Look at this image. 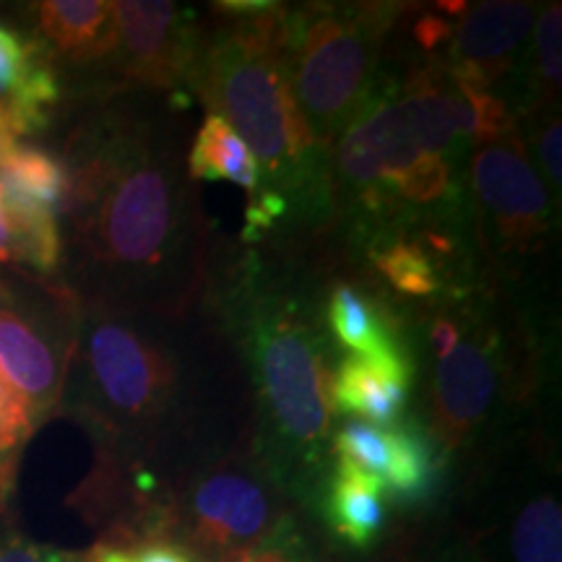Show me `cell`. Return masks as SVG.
<instances>
[{
	"label": "cell",
	"mask_w": 562,
	"mask_h": 562,
	"mask_svg": "<svg viewBox=\"0 0 562 562\" xmlns=\"http://www.w3.org/2000/svg\"><path fill=\"white\" fill-rule=\"evenodd\" d=\"M440 474L438 448L425 427H391V461L383 476V495L398 505H422L432 495Z\"/></svg>",
	"instance_id": "e0dca14e"
},
{
	"label": "cell",
	"mask_w": 562,
	"mask_h": 562,
	"mask_svg": "<svg viewBox=\"0 0 562 562\" xmlns=\"http://www.w3.org/2000/svg\"><path fill=\"white\" fill-rule=\"evenodd\" d=\"M300 58L292 76L297 104L318 131H339L362 102L364 83L370 79L375 45L364 30V19L321 11L305 24H292V42Z\"/></svg>",
	"instance_id": "5b68a950"
},
{
	"label": "cell",
	"mask_w": 562,
	"mask_h": 562,
	"mask_svg": "<svg viewBox=\"0 0 562 562\" xmlns=\"http://www.w3.org/2000/svg\"><path fill=\"white\" fill-rule=\"evenodd\" d=\"M451 562H480V560H472V558H459V560H451Z\"/></svg>",
	"instance_id": "f35d334b"
},
{
	"label": "cell",
	"mask_w": 562,
	"mask_h": 562,
	"mask_svg": "<svg viewBox=\"0 0 562 562\" xmlns=\"http://www.w3.org/2000/svg\"><path fill=\"white\" fill-rule=\"evenodd\" d=\"M474 188L510 245L539 237L550 220L547 188L516 136L482 144L474 154Z\"/></svg>",
	"instance_id": "ba28073f"
},
{
	"label": "cell",
	"mask_w": 562,
	"mask_h": 562,
	"mask_svg": "<svg viewBox=\"0 0 562 562\" xmlns=\"http://www.w3.org/2000/svg\"><path fill=\"white\" fill-rule=\"evenodd\" d=\"M89 368L102 398L123 417H149L165 404L172 368L157 344L117 321L89 334Z\"/></svg>",
	"instance_id": "52a82bcc"
},
{
	"label": "cell",
	"mask_w": 562,
	"mask_h": 562,
	"mask_svg": "<svg viewBox=\"0 0 562 562\" xmlns=\"http://www.w3.org/2000/svg\"><path fill=\"white\" fill-rule=\"evenodd\" d=\"M459 328L453 326L451 321H438L435 323V328H432V347H435V355L440 357H448L451 355V351L459 347Z\"/></svg>",
	"instance_id": "836d02e7"
},
{
	"label": "cell",
	"mask_w": 562,
	"mask_h": 562,
	"mask_svg": "<svg viewBox=\"0 0 562 562\" xmlns=\"http://www.w3.org/2000/svg\"><path fill=\"white\" fill-rule=\"evenodd\" d=\"M412 385V364L406 355L347 357L331 375L334 412H344L370 425H396Z\"/></svg>",
	"instance_id": "7c38bea8"
},
{
	"label": "cell",
	"mask_w": 562,
	"mask_h": 562,
	"mask_svg": "<svg viewBox=\"0 0 562 562\" xmlns=\"http://www.w3.org/2000/svg\"><path fill=\"white\" fill-rule=\"evenodd\" d=\"M560 37H562V11H560V3H552L547 5L542 16H539L537 40H533V47H537L539 76H542V83L550 97L560 94V81H562Z\"/></svg>",
	"instance_id": "83f0119b"
},
{
	"label": "cell",
	"mask_w": 562,
	"mask_h": 562,
	"mask_svg": "<svg viewBox=\"0 0 562 562\" xmlns=\"http://www.w3.org/2000/svg\"><path fill=\"white\" fill-rule=\"evenodd\" d=\"M273 5L277 3H266V0H224V3H220V11L250 19V16H258V13L271 11Z\"/></svg>",
	"instance_id": "e575fe53"
},
{
	"label": "cell",
	"mask_w": 562,
	"mask_h": 562,
	"mask_svg": "<svg viewBox=\"0 0 562 562\" xmlns=\"http://www.w3.org/2000/svg\"><path fill=\"white\" fill-rule=\"evenodd\" d=\"M328 326L336 341L351 349V357L381 360V357L404 355L402 344L396 341L381 311L355 286H336L328 300Z\"/></svg>",
	"instance_id": "d6986e66"
},
{
	"label": "cell",
	"mask_w": 562,
	"mask_h": 562,
	"mask_svg": "<svg viewBox=\"0 0 562 562\" xmlns=\"http://www.w3.org/2000/svg\"><path fill=\"white\" fill-rule=\"evenodd\" d=\"M375 263L398 292L414 294V297H425V294L438 292V273H435L425 248L417 243H391L389 248L378 252Z\"/></svg>",
	"instance_id": "cb8c5ba5"
},
{
	"label": "cell",
	"mask_w": 562,
	"mask_h": 562,
	"mask_svg": "<svg viewBox=\"0 0 562 562\" xmlns=\"http://www.w3.org/2000/svg\"><path fill=\"white\" fill-rule=\"evenodd\" d=\"M24 136L21 125L13 115V110L5 102H0V149L9 144H16V138Z\"/></svg>",
	"instance_id": "d590c367"
},
{
	"label": "cell",
	"mask_w": 562,
	"mask_h": 562,
	"mask_svg": "<svg viewBox=\"0 0 562 562\" xmlns=\"http://www.w3.org/2000/svg\"><path fill=\"white\" fill-rule=\"evenodd\" d=\"M456 30L451 24H448L446 16H438V13H427V16H422L417 21V26H414V37L425 50H438L440 45H446V42L453 40Z\"/></svg>",
	"instance_id": "d6a6232c"
},
{
	"label": "cell",
	"mask_w": 562,
	"mask_h": 562,
	"mask_svg": "<svg viewBox=\"0 0 562 562\" xmlns=\"http://www.w3.org/2000/svg\"><path fill=\"white\" fill-rule=\"evenodd\" d=\"M112 13L115 45L123 47L131 74L140 81L170 87L191 53L182 11L170 0H123L112 3Z\"/></svg>",
	"instance_id": "9c48e42d"
},
{
	"label": "cell",
	"mask_w": 562,
	"mask_h": 562,
	"mask_svg": "<svg viewBox=\"0 0 562 562\" xmlns=\"http://www.w3.org/2000/svg\"><path fill=\"white\" fill-rule=\"evenodd\" d=\"M513 562H562V508L552 492L533 495L510 524Z\"/></svg>",
	"instance_id": "7402d4cb"
},
{
	"label": "cell",
	"mask_w": 562,
	"mask_h": 562,
	"mask_svg": "<svg viewBox=\"0 0 562 562\" xmlns=\"http://www.w3.org/2000/svg\"><path fill=\"white\" fill-rule=\"evenodd\" d=\"M531 5L516 0H492L463 13L453 34V79L490 89L510 68L513 55L531 30Z\"/></svg>",
	"instance_id": "30bf717a"
},
{
	"label": "cell",
	"mask_w": 562,
	"mask_h": 562,
	"mask_svg": "<svg viewBox=\"0 0 562 562\" xmlns=\"http://www.w3.org/2000/svg\"><path fill=\"white\" fill-rule=\"evenodd\" d=\"M0 378L24 398L32 414L53 404L60 368L45 336L16 307L0 302Z\"/></svg>",
	"instance_id": "4fadbf2b"
},
{
	"label": "cell",
	"mask_w": 562,
	"mask_h": 562,
	"mask_svg": "<svg viewBox=\"0 0 562 562\" xmlns=\"http://www.w3.org/2000/svg\"><path fill=\"white\" fill-rule=\"evenodd\" d=\"M336 461L383 482L391 461V427H378L362 419H349L334 435ZM383 487V484H381Z\"/></svg>",
	"instance_id": "603a6c76"
},
{
	"label": "cell",
	"mask_w": 562,
	"mask_h": 562,
	"mask_svg": "<svg viewBox=\"0 0 562 562\" xmlns=\"http://www.w3.org/2000/svg\"><path fill=\"white\" fill-rule=\"evenodd\" d=\"M58 100V81L40 53L16 32L0 26V102L19 117L30 133L45 123L47 108Z\"/></svg>",
	"instance_id": "9a60e30c"
},
{
	"label": "cell",
	"mask_w": 562,
	"mask_h": 562,
	"mask_svg": "<svg viewBox=\"0 0 562 562\" xmlns=\"http://www.w3.org/2000/svg\"><path fill=\"white\" fill-rule=\"evenodd\" d=\"M94 203V248L102 261L133 273H157L178 256L182 199L175 172L151 157L97 159L74 178L70 203Z\"/></svg>",
	"instance_id": "7a4b0ae2"
},
{
	"label": "cell",
	"mask_w": 562,
	"mask_h": 562,
	"mask_svg": "<svg viewBox=\"0 0 562 562\" xmlns=\"http://www.w3.org/2000/svg\"><path fill=\"white\" fill-rule=\"evenodd\" d=\"M32 409L24 398L0 378V453L9 451L30 432Z\"/></svg>",
	"instance_id": "f546056e"
},
{
	"label": "cell",
	"mask_w": 562,
	"mask_h": 562,
	"mask_svg": "<svg viewBox=\"0 0 562 562\" xmlns=\"http://www.w3.org/2000/svg\"><path fill=\"white\" fill-rule=\"evenodd\" d=\"M281 521L271 490L250 469H211L188 490V542L211 560L263 539Z\"/></svg>",
	"instance_id": "8992f818"
},
{
	"label": "cell",
	"mask_w": 562,
	"mask_h": 562,
	"mask_svg": "<svg viewBox=\"0 0 562 562\" xmlns=\"http://www.w3.org/2000/svg\"><path fill=\"white\" fill-rule=\"evenodd\" d=\"M323 518L341 544L368 550L385 529V495L375 476L336 461L323 497Z\"/></svg>",
	"instance_id": "5bb4252c"
},
{
	"label": "cell",
	"mask_w": 562,
	"mask_h": 562,
	"mask_svg": "<svg viewBox=\"0 0 562 562\" xmlns=\"http://www.w3.org/2000/svg\"><path fill=\"white\" fill-rule=\"evenodd\" d=\"M448 182H451L448 161L442 159V154H432V157L414 161L412 167L391 178L389 186L406 201L430 203L448 193Z\"/></svg>",
	"instance_id": "484cf974"
},
{
	"label": "cell",
	"mask_w": 562,
	"mask_h": 562,
	"mask_svg": "<svg viewBox=\"0 0 562 562\" xmlns=\"http://www.w3.org/2000/svg\"><path fill=\"white\" fill-rule=\"evenodd\" d=\"M459 136H474L469 102L459 91L422 87L351 125L339 146L341 175L357 186L389 182Z\"/></svg>",
	"instance_id": "3957f363"
},
{
	"label": "cell",
	"mask_w": 562,
	"mask_h": 562,
	"mask_svg": "<svg viewBox=\"0 0 562 562\" xmlns=\"http://www.w3.org/2000/svg\"><path fill=\"white\" fill-rule=\"evenodd\" d=\"M440 9L446 13H453V16H463L469 5L467 3H440Z\"/></svg>",
	"instance_id": "74e56055"
},
{
	"label": "cell",
	"mask_w": 562,
	"mask_h": 562,
	"mask_svg": "<svg viewBox=\"0 0 562 562\" xmlns=\"http://www.w3.org/2000/svg\"><path fill=\"white\" fill-rule=\"evenodd\" d=\"M211 562H318L302 537L294 531L290 518H281L273 529L258 542L237 547V550L224 552Z\"/></svg>",
	"instance_id": "d4e9b609"
},
{
	"label": "cell",
	"mask_w": 562,
	"mask_h": 562,
	"mask_svg": "<svg viewBox=\"0 0 562 562\" xmlns=\"http://www.w3.org/2000/svg\"><path fill=\"white\" fill-rule=\"evenodd\" d=\"M83 562H199L188 544L170 542V539H149L133 547L123 544H97Z\"/></svg>",
	"instance_id": "4316f807"
},
{
	"label": "cell",
	"mask_w": 562,
	"mask_h": 562,
	"mask_svg": "<svg viewBox=\"0 0 562 562\" xmlns=\"http://www.w3.org/2000/svg\"><path fill=\"white\" fill-rule=\"evenodd\" d=\"M539 157H542L544 172L554 186L562 182V167H560V157H562V125L560 121H552L547 125L542 133V140H539Z\"/></svg>",
	"instance_id": "1f68e13d"
},
{
	"label": "cell",
	"mask_w": 562,
	"mask_h": 562,
	"mask_svg": "<svg viewBox=\"0 0 562 562\" xmlns=\"http://www.w3.org/2000/svg\"><path fill=\"white\" fill-rule=\"evenodd\" d=\"M0 562H83L70 552L53 550V547H42L19 537L0 539Z\"/></svg>",
	"instance_id": "4dcf8cb0"
},
{
	"label": "cell",
	"mask_w": 562,
	"mask_h": 562,
	"mask_svg": "<svg viewBox=\"0 0 562 562\" xmlns=\"http://www.w3.org/2000/svg\"><path fill=\"white\" fill-rule=\"evenodd\" d=\"M256 362L281 440L302 459H313L334 414L331 372L323 364L318 344L302 323L277 313L258 326Z\"/></svg>",
	"instance_id": "277c9868"
},
{
	"label": "cell",
	"mask_w": 562,
	"mask_h": 562,
	"mask_svg": "<svg viewBox=\"0 0 562 562\" xmlns=\"http://www.w3.org/2000/svg\"><path fill=\"white\" fill-rule=\"evenodd\" d=\"M456 91L469 102V108L474 112V136L482 144H492V140L508 136L510 128V115L508 108L501 97L490 94L487 89L474 87V83H463L456 81Z\"/></svg>",
	"instance_id": "f1b7e54d"
},
{
	"label": "cell",
	"mask_w": 562,
	"mask_h": 562,
	"mask_svg": "<svg viewBox=\"0 0 562 562\" xmlns=\"http://www.w3.org/2000/svg\"><path fill=\"white\" fill-rule=\"evenodd\" d=\"M188 165H191L193 178L229 180L250 193H256L258 178H261V167L248 144L220 115H209L203 121Z\"/></svg>",
	"instance_id": "ffe728a7"
},
{
	"label": "cell",
	"mask_w": 562,
	"mask_h": 562,
	"mask_svg": "<svg viewBox=\"0 0 562 562\" xmlns=\"http://www.w3.org/2000/svg\"><path fill=\"white\" fill-rule=\"evenodd\" d=\"M290 42L292 24L273 5L235 26L201 68V89L214 108L211 115L227 121L256 161L261 159L273 175L300 167L315 149V133L284 66Z\"/></svg>",
	"instance_id": "6da1fadb"
},
{
	"label": "cell",
	"mask_w": 562,
	"mask_h": 562,
	"mask_svg": "<svg viewBox=\"0 0 562 562\" xmlns=\"http://www.w3.org/2000/svg\"><path fill=\"white\" fill-rule=\"evenodd\" d=\"M495 393V370L490 357L472 341H459L442 357L435 372L432 438L440 448H459L480 425Z\"/></svg>",
	"instance_id": "8fae6325"
},
{
	"label": "cell",
	"mask_w": 562,
	"mask_h": 562,
	"mask_svg": "<svg viewBox=\"0 0 562 562\" xmlns=\"http://www.w3.org/2000/svg\"><path fill=\"white\" fill-rule=\"evenodd\" d=\"M0 199L13 258H21L40 271L55 269L60 261V232L53 211L9 191H0Z\"/></svg>",
	"instance_id": "44dd1931"
},
{
	"label": "cell",
	"mask_w": 562,
	"mask_h": 562,
	"mask_svg": "<svg viewBox=\"0 0 562 562\" xmlns=\"http://www.w3.org/2000/svg\"><path fill=\"white\" fill-rule=\"evenodd\" d=\"M70 188L74 178L68 167L50 154L21 146L19 140L0 149V191L24 195L58 214L68 211Z\"/></svg>",
	"instance_id": "ac0fdd59"
},
{
	"label": "cell",
	"mask_w": 562,
	"mask_h": 562,
	"mask_svg": "<svg viewBox=\"0 0 562 562\" xmlns=\"http://www.w3.org/2000/svg\"><path fill=\"white\" fill-rule=\"evenodd\" d=\"M40 30L55 50L76 60L97 58L115 47V13L104 0H47L37 5Z\"/></svg>",
	"instance_id": "2e32d148"
},
{
	"label": "cell",
	"mask_w": 562,
	"mask_h": 562,
	"mask_svg": "<svg viewBox=\"0 0 562 562\" xmlns=\"http://www.w3.org/2000/svg\"><path fill=\"white\" fill-rule=\"evenodd\" d=\"M11 235H9V224H5V214H3V199H0V261H11Z\"/></svg>",
	"instance_id": "8d00e7d4"
}]
</instances>
